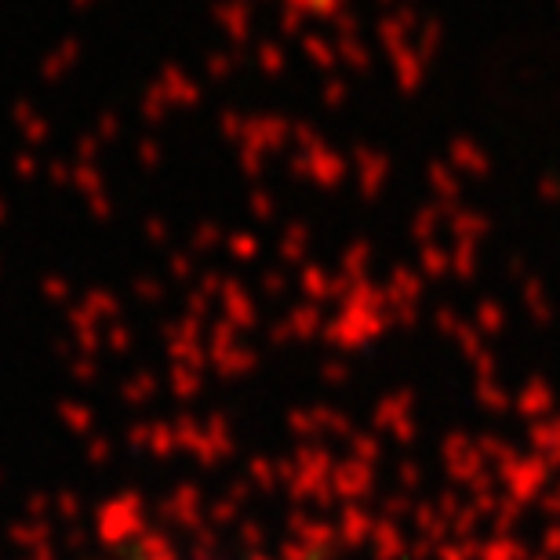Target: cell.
Returning a JSON list of instances; mask_svg holds the SVG:
<instances>
[{
    "mask_svg": "<svg viewBox=\"0 0 560 560\" xmlns=\"http://www.w3.org/2000/svg\"><path fill=\"white\" fill-rule=\"evenodd\" d=\"M197 560H233V556H197Z\"/></svg>",
    "mask_w": 560,
    "mask_h": 560,
    "instance_id": "obj_1",
    "label": "cell"
}]
</instances>
